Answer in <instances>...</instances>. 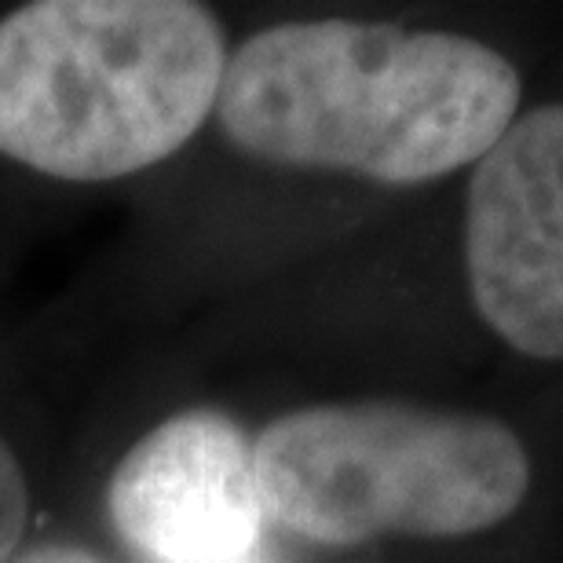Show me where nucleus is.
I'll list each match as a JSON object with an SVG mask.
<instances>
[{"label": "nucleus", "mask_w": 563, "mask_h": 563, "mask_svg": "<svg viewBox=\"0 0 563 563\" xmlns=\"http://www.w3.org/2000/svg\"><path fill=\"white\" fill-rule=\"evenodd\" d=\"M490 44L344 15L286 19L231 44L201 136L272 173L418 187L476 165L520 107Z\"/></svg>", "instance_id": "nucleus-1"}, {"label": "nucleus", "mask_w": 563, "mask_h": 563, "mask_svg": "<svg viewBox=\"0 0 563 563\" xmlns=\"http://www.w3.org/2000/svg\"><path fill=\"white\" fill-rule=\"evenodd\" d=\"M231 37L198 0H26L0 11V165L48 187L165 176L217 110Z\"/></svg>", "instance_id": "nucleus-2"}, {"label": "nucleus", "mask_w": 563, "mask_h": 563, "mask_svg": "<svg viewBox=\"0 0 563 563\" xmlns=\"http://www.w3.org/2000/svg\"><path fill=\"white\" fill-rule=\"evenodd\" d=\"M253 465L272 531L325 553L490 531L531 487L509 424L391 399L278 413L253 432Z\"/></svg>", "instance_id": "nucleus-3"}, {"label": "nucleus", "mask_w": 563, "mask_h": 563, "mask_svg": "<svg viewBox=\"0 0 563 563\" xmlns=\"http://www.w3.org/2000/svg\"><path fill=\"white\" fill-rule=\"evenodd\" d=\"M121 563H278L253 432L209 402L162 413L129 439L103 483Z\"/></svg>", "instance_id": "nucleus-4"}, {"label": "nucleus", "mask_w": 563, "mask_h": 563, "mask_svg": "<svg viewBox=\"0 0 563 563\" xmlns=\"http://www.w3.org/2000/svg\"><path fill=\"white\" fill-rule=\"evenodd\" d=\"M465 272L479 319L512 352L563 358V103L516 118L465 195Z\"/></svg>", "instance_id": "nucleus-5"}, {"label": "nucleus", "mask_w": 563, "mask_h": 563, "mask_svg": "<svg viewBox=\"0 0 563 563\" xmlns=\"http://www.w3.org/2000/svg\"><path fill=\"white\" fill-rule=\"evenodd\" d=\"M41 516V479L26 443V428L0 410V563L33 542Z\"/></svg>", "instance_id": "nucleus-6"}, {"label": "nucleus", "mask_w": 563, "mask_h": 563, "mask_svg": "<svg viewBox=\"0 0 563 563\" xmlns=\"http://www.w3.org/2000/svg\"><path fill=\"white\" fill-rule=\"evenodd\" d=\"M8 563H121L103 549L74 542V538H33L19 556H11Z\"/></svg>", "instance_id": "nucleus-7"}]
</instances>
